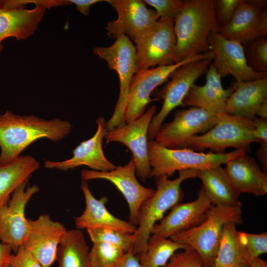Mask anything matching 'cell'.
<instances>
[{"label": "cell", "mask_w": 267, "mask_h": 267, "mask_svg": "<svg viewBox=\"0 0 267 267\" xmlns=\"http://www.w3.org/2000/svg\"><path fill=\"white\" fill-rule=\"evenodd\" d=\"M72 127L67 120H47L6 111L0 115V166L16 160L28 146L39 139L61 141L69 134Z\"/></svg>", "instance_id": "6da1fadb"}, {"label": "cell", "mask_w": 267, "mask_h": 267, "mask_svg": "<svg viewBox=\"0 0 267 267\" xmlns=\"http://www.w3.org/2000/svg\"><path fill=\"white\" fill-rule=\"evenodd\" d=\"M214 4V0H184L182 8L174 18L178 62L209 51L208 37L220 29Z\"/></svg>", "instance_id": "7a4b0ae2"}, {"label": "cell", "mask_w": 267, "mask_h": 267, "mask_svg": "<svg viewBox=\"0 0 267 267\" xmlns=\"http://www.w3.org/2000/svg\"><path fill=\"white\" fill-rule=\"evenodd\" d=\"M198 172L199 170L194 169L182 171L174 179H170L164 175L155 178V192L144 201L138 212L137 228L133 234L132 250L134 254L138 255L144 252L153 226L163 219L167 211L183 199L181 183L187 179L198 178Z\"/></svg>", "instance_id": "3957f363"}, {"label": "cell", "mask_w": 267, "mask_h": 267, "mask_svg": "<svg viewBox=\"0 0 267 267\" xmlns=\"http://www.w3.org/2000/svg\"><path fill=\"white\" fill-rule=\"evenodd\" d=\"M246 153L242 149L227 153L199 152L188 148L172 149L161 145L154 139L148 140V161L151 169L150 177L162 175L169 177L176 171H200L226 164L229 160Z\"/></svg>", "instance_id": "277c9868"}, {"label": "cell", "mask_w": 267, "mask_h": 267, "mask_svg": "<svg viewBox=\"0 0 267 267\" xmlns=\"http://www.w3.org/2000/svg\"><path fill=\"white\" fill-rule=\"evenodd\" d=\"M241 207L212 205L205 220L197 226L170 237L195 251L206 267H214L224 225L242 222Z\"/></svg>", "instance_id": "5b68a950"}, {"label": "cell", "mask_w": 267, "mask_h": 267, "mask_svg": "<svg viewBox=\"0 0 267 267\" xmlns=\"http://www.w3.org/2000/svg\"><path fill=\"white\" fill-rule=\"evenodd\" d=\"M261 142L255 132L253 121L224 113L219 114L218 122L204 134L188 139L183 148L194 150L209 149L214 153H222L227 148L242 149L249 152L250 145Z\"/></svg>", "instance_id": "8992f818"}, {"label": "cell", "mask_w": 267, "mask_h": 267, "mask_svg": "<svg viewBox=\"0 0 267 267\" xmlns=\"http://www.w3.org/2000/svg\"><path fill=\"white\" fill-rule=\"evenodd\" d=\"M132 41L136 51V73L178 63L173 18H160Z\"/></svg>", "instance_id": "52a82bcc"}, {"label": "cell", "mask_w": 267, "mask_h": 267, "mask_svg": "<svg viewBox=\"0 0 267 267\" xmlns=\"http://www.w3.org/2000/svg\"><path fill=\"white\" fill-rule=\"evenodd\" d=\"M93 52L105 60L109 69L117 72L119 79V97L112 116L106 122L108 132L125 124V109L129 85L136 72L135 47L128 37L121 35L109 46L94 47Z\"/></svg>", "instance_id": "ba28073f"}, {"label": "cell", "mask_w": 267, "mask_h": 267, "mask_svg": "<svg viewBox=\"0 0 267 267\" xmlns=\"http://www.w3.org/2000/svg\"><path fill=\"white\" fill-rule=\"evenodd\" d=\"M212 59L188 62L175 70L170 81L161 89L156 98L163 100L162 107L153 116L149 126L148 140L155 139L165 119L175 108L184 106L183 100L195 81L206 74Z\"/></svg>", "instance_id": "9c48e42d"}, {"label": "cell", "mask_w": 267, "mask_h": 267, "mask_svg": "<svg viewBox=\"0 0 267 267\" xmlns=\"http://www.w3.org/2000/svg\"><path fill=\"white\" fill-rule=\"evenodd\" d=\"M210 51L185 59L170 65L159 66L136 73L132 77L128 90L125 109V123L131 122L142 116L146 106L151 102L160 101L150 94L159 85L168 80L169 76L178 67L191 61L200 59H213Z\"/></svg>", "instance_id": "30bf717a"}, {"label": "cell", "mask_w": 267, "mask_h": 267, "mask_svg": "<svg viewBox=\"0 0 267 267\" xmlns=\"http://www.w3.org/2000/svg\"><path fill=\"white\" fill-rule=\"evenodd\" d=\"M219 118V114L197 107L178 110L171 122L162 124L154 140L167 148H182L188 139L214 127Z\"/></svg>", "instance_id": "8fae6325"}, {"label": "cell", "mask_w": 267, "mask_h": 267, "mask_svg": "<svg viewBox=\"0 0 267 267\" xmlns=\"http://www.w3.org/2000/svg\"><path fill=\"white\" fill-rule=\"evenodd\" d=\"M157 111L152 105L138 118L107 132L106 142H120L131 151L136 176L142 182L150 178L151 169L148 161V133L149 126Z\"/></svg>", "instance_id": "7c38bea8"}, {"label": "cell", "mask_w": 267, "mask_h": 267, "mask_svg": "<svg viewBox=\"0 0 267 267\" xmlns=\"http://www.w3.org/2000/svg\"><path fill=\"white\" fill-rule=\"evenodd\" d=\"M28 182L18 186L0 207V240L15 253L23 245L30 229L29 219L25 215L26 204L39 190L37 185L27 187Z\"/></svg>", "instance_id": "4fadbf2b"}, {"label": "cell", "mask_w": 267, "mask_h": 267, "mask_svg": "<svg viewBox=\"0 0 267 267\" xmlns=\"http://www.w3.org/2000/svg\"><path fill=\"white\" fill-rule=\"evenodd\" d=\"M81 178L82 180L86 181L105 179L114 184L125 197L129 208L130 222L135 226L141 205L155 192L154 189L145 187L137 180L135 164L132 158L127 164L116 166L110 171L83 170L81 173Z\"/></svg>", "instance_id": "5bb4252c"}, {"label": "cell", "mask_w": 267, "mask_h": 267, "mask_svg": "<svg viewBox=\"0 0 267 267\" xmlns=\"http://www.w3.org/2000/svg\"><path fill=\"white\" fill-rule=\"evenodd\" d=\"M209 51L214 55L211 65L221 78L232 75L236 82H249L267 77L248 66L243 44L227 39L219 32H212L208 37Z\"/></svg>", "instance_id": "9a60e30c"}, {"label": "cell", "mask_w": 267, "mask_h": 267, "mask_svg": "<svg viewBox=\"0 0 267 267\" xmlns=\"http://www.w3.org/2000/svg\"><path fill=\"white\" fill-rule=\"evenodd\" d=\"M26 0H0V52L2 42L12 37L18 41L33 35L42 21L47 8L41 4L28 9Z\"/></svg>", "instance_id": "2e32d148"}, {"label": "cell", "mask_w": 267, "mask_h": 267, "mask_svg": "<svg viewBox=\"0 0 267 267\" xmlns=\"http://www.w3.org/2000/svg\"><path fill=\"white\" fill-rule=\"evenodd\" d=\"M219 33L242 44L267 38V1L242 0L230 22L220 28Z\"/></svg>", "instance_id": "e0dca14e"}, {"label": "cell", "mask_w": 267, "mask_h": 267, "mask_svg": "<svg viewBox=\"0 0 267 267\" xmlns=\"http://www.w3.org/2000/svg\"><path fill=\"white\" fill-rule=\"evenodd\" d=\"M29 233L22 246L43 267H51L56 261L60 240L67 230L65 226L52 220L47 214L29 219Z\"/></svg>", "instance_id": "ac0fdd59"}, {"label": "cell", "mask_w": 267, "mask_h": 267, "mask_svg": "<svg viewBox=\"0 0 267 267\" xmlns=\"http://www.w3.org/2000/svg\"><path fill=\"white\" fill-rule=\"evenodd\" d=\"M213 205L202 185L194 200L179 203L171 209L153 227L151 234L170 238L173 235L188 230L202 222Z\"/></svg>", "instance_id": "d6986e66"}, {"label": "cell", "mask_w": 267, "mask_h": 267, "mask_svg": "<svg viewBox=\"0 0 267 267\" xmlns=\"http://www.w3.org/2000/svg\"><path fill=\"white\" fill-rule=\"evenodd\" d=\"M106 122L103 117H99L96 120L97 130L94 134L81 142L73 150V156L70 158L61 161L45 160L44 167L64 171L82 166L100 172L114 170L116 166L107 159L102 148L103 140L107 133Z\"/></svg>", "instance_id": "ffe728a7"}, {"label": "cell", "mask_w": 267, "mask_h": 267, "mask_svg": "<svg viewBox=\"0 0 267 267\" xmlns=\"http://www.w3.org/2000/svg\"><path fill=\"white\" fill-rule=\"evenodd\" d=\"M118 13L116 20L109 21L106 29L109 38L125 35L132 40L160 18L157 12L148 8L143 0H106Z\"/></svg>", "instance_id": "44dd1931"}, {"label": "cell", "mask_w": 267, "mask_h": 267, "mask_svg": "<svg viewBox=\"0 0 267 267\" xmlns=\"http://www.w3.org/2000/svg\"><path fill=\"white\" fill-rule=\"evenodd\" d=\"M81 187L84 195L86 206L83 214L74 219L76 228H111L134 234L137 226L130 222L121 220L113 215L105 206L106 196L96 199L90 190L87 181L82 180Z\"/></svg>", "instance_id": "7402d4cb"}, {"label": "cell", "mask_w": 267, "mask_h": 267, "mask_svg": "<svg viewBox=\"0 0 267 267\" xmlns=\"http://www.w3.org/2000/svg\"><path fill=\"white\" fill-rule=\"evenodd\" d=\"M221 78L211 64L206 73L205 84L191 87L183 100L184 106L202 108L216 115L224 113L226 101L233 88L224 89Z\"/></svg>", "instance_id": "603a6c76"}, {"label": "cell", "mask_w": 267, "mask_h": 267, "mask_svg": "<svg viewBox=\"0 0 267 267\" xmlns=\"http://www.w3.org/2000/svg\"><path fill=\"white\" fill-rule=\"evenodd\" d=\"M233 91L227 99L224 113L246 118H255L257 111L267 100V77L249 82H235Z\"/></svg>", "instance_id": "cb8c5ba5"}, {"label": "cell", "mask_w": 267, "mask_h": 267, "mask_svg": "<svg viewBox=\"0 0 267 267\" xmlns=\"http://www.w3.org/2000/svg\"><path fill=\"white\" fill-rule=\"evenodd\" d=\"M225 171L240 192L263 196L267 193V175L255 159L246 153L226 163Z\"/></svg>", "instance_id": "d4e9b609"}, {"label": "cell", "mask_w": 267, "mask_h": 267, "mask_svg": "<svg viewBox=\"0 0 267 267\" xmlns=\"http://www.w3.org/2000/svg\"><path fill=\"white\" fill-rule=\"evenodd\" d=\"M198 178L213 205L241 207L239 199L241 193L222 165L199 171Z\"/></svg>", "instance_id": "484cf974"}, {"label": "cell", "mask_w": 267, "mask_h": 267, "mask_svg": "<svg viewBox=\"0 0 267 267\" xmlns=\"http://www.w3.org/2000/svg\"><path fill=\"white\" fill-rule=\"evenodd\" d=\"M39 167V162L30 155L20 156L12 163L0 166V207L18 186L29 181Z\"/></svg>", "instance_id": "4316f807"}, {"label": "cell", "mask_w": 267, "mask_h": 267, "mask_svg": "<svg viewBox=\"0 0 267 267\" xmlns=\"http://www.w3.org/2000/svg\"><path fill=\"white\" fill-rule=\"evenodd\" d=\"M89 253L83 231L77 228L67 230L57 250L58 267H91Z\"/></svg>", "instance_id": "83f0119b"}, {"label": "cell", "mask_w": 267, "mask_h": 267, "mask_svg": "<svg viewBox=\"0 0 267 267\" xmlns=\"http://www.w3.org/2000/svg\"><path fill=\"white\" fill-rule=\"evenodd\" d=\"M236 225L229 222L224 225L214 267H229L247 263Z\"/></svg>", "instance_id": "f1b7e54d"}, {"label": "cell", "mask_w": 267, "mask_h": 267, "mask_svg": "<svg viewBox=\"0 0 267 267\" xmlns=\"http://www.w3.org/2000/svg\"><path fill=\"white\" fill-rule=\"evenodd\" d=\"M189 248L170 238L152 234L148 239L144 252L137 256L141 267H162L176 252Z\"/></svg>", "instance_id": "f546056e"}, {"label": "cell", "mask_w": 267, "mask_h": 267, "mask_svg": "<svg viewBox=\"0 0 267 267\" xmlns=\"http://www.w3.org/2000/svg\"><path fill=\"white\" fill-rule=\"evenodd\" d=\"M93 243L104 242L118 247L126 252L132 249L133 234L111 228H96L87 229Z\"/></svg>", "instance_id": "4dcf8cb0"}, {"label": "cell", "mask_w": 267, "mask_h": 267, "mask_svg": "<svg viewBox=\"0 0 267 267\" xmlns=\"http://www.w3.org/2000/svg\"><path fill=\"white\" fill-rule=\"evenodd\" d=\"M126 252L115 246L104 242L93 243L89 250L91 267H112L126 254Z\"/></svg>", "instance_id": "1f68e13d"}, {"label": "cell", "mask_w": 267, "mask_h": 267, "mask_svg": "<svg viewBox=\"0 0 267 267\" xmlns=\"http://www.w3.org/2000/svg\"><path fill=\"white\" fill-rule=\"evenodd\" d=\"M243 46L247 63L250 69L257 73H267V38H258Z\"/></svg>", "instance_id": "d6a6232c"}, {"label": "cell", "mask_w": 267, "mask_h": 267, "mask_svg": "<svg viewBox=\"0 0 267 267\" xmlns=\"http://www.w3.org/2000/svg\"><path fill=\"white\" fill-rule=\"evenodd\" d=\"M241 245L248 257H259L267 252V233L253 234L238 231Z\"/></svg>", "instance_id": "836d02e7"}, {"label": "cell", "mask_w": 267, "mask_h": 267, "mask_svg": "<svg viewBox=\"0 0 267 267\" xmlns=\"http://www.w3.org/2000/svg\"><path fill=\"white\" fill-rule=\"evenodd\" d=\"M162 267H206L198 253L191 248L178 251Z\"/></svg>", "instance_id": "e575fe53"}, {"label": "cell", "mask_w": 267, "mask_h": 267, "mask_svg": "<svg viewBox=\"0 0 267 267\" xmlns=\"http://www.w3.org/2000/svg\"><path fill=\"white\" fill-rule=\"evenodd\" d=\"M242 0H214V11L216 20L220 28L231 20Z\"/></svg>", "instance_id": "d590c367"}, {"label": "cell", "mask_w": 267, "mask_h": 267, "mask_svg": "<svg viewBox=\"0 0 267 267\" xmlns=\"http://www.w3.org/2000/svg\"><path fill=\"white\" fill-rule=\"evenodd\" d=\"M155 8L160 18H174L182 7L184 0H144Z\"/></svg>", "instance_id": "8d00e7d4"}, {"label": "cell", "mask_w": 267, "mask_h": 267, "mask_svg": "<svg viewBox=\"0 0 267 267\" xmlns=\"http://www.w3.org/2000/svg\"><path fill=\"white\" fill-rule=\"evenodd\" d=\"M8 265L12 267H43L22 246L14 255H11Z\"/></svg>", "instance_id": "74e56055"}, {"label": "cell", "mask_w": 267, "mask_h": 267, "mask_svg": "<svg viewBox=\"0 0 267 267\" xmlns=\"http://www.w3.org/2000/svg\"><path fill=\"white\" fill-rule=\"evenodd\" d=\"M112 267H141L137 255L132 250L126 253L124 256Z\"/></svg>", "instance_id": "f35d334b"}, {"label": "cell", "mask_w": 267, "mask_h": 267, "mask_svg": "<svg viewBox=\"0 0 267 267\" xmlns=\"http://www.w3.org/2000/svg\"><path fill=\"white\" fill-rule=\"evenodd\" d=\"M252 121L257 137L261 142H267V119L256 117Z\"/></svg>", "instance_id": "ab89813d"}, {"label": "cell", "mask_w": 267, "mask_h": 267, "mask_svg": "<svg viewBox=\"0 0 267 267\" xmlns=\"http://www.w3.org/2000/svg\"><path fill=\"white\" fill-rule=\"evenodd\" d=\"M70 3L76 5V9L86 16L89 14V8L93 4L103 0H69Z\"/></svg>", "instance_id": "60d3db41"}, {"label": "cell", "mask_w": 267, "mask_h": 267, "mask_svg": "<svg viewBox=\"0 0 267 267\" xmlns=\"http://www.w3.org/2000/svg\"><path fill=\"white\" fill-rule=\"evenodd\" d=\"M256 154L261 165L262 170L267 173V142H261Z\"/></svg>", "instance_id": "b9f144b4"}, {"label": "cell", "mask_w": 267, "mask_h": 267, "mask_svg": "<svg viewBox=\"0 0 267 267\" xmlns=\"http://www.w3.org/2000/svg\"><path fill=\"white\" fill-rule=\"evenodd\" d=\"M11 251V248L8 245L0 242V267L8 264L12 255Z\"/></svg>", "instance_id": "7bdbcfd3"}, {"label": "cell", "mask_w": 267, "mask_h": 267, "mask_svg": "<svg viewBox=\"0 0 267 267\" xmlns=\"http://www.w3.org/2000/svg\"><path fill=\"white\" fill-rule=\"evenodd\" d=\"M246 261L250 267H267V262L259 257H248Z\"/></svg>", "instance_id": "ee69618b"}, {"label": "cell", "mask_w": 267, "mask_h": 267, "mask_svg": "<svg viewBox=\"0 0 267 267\" xmlns=\"http://www.w3.org/2000/svg\"><path fill=\"white\" fill-rule=\"evenodd\" d=\"M257 117L267 119V100L259 106L256 113Z\"/></svg>", "instance_id": "f6af8a7d"}, {"label": "cell", "mask_w": 267, "mask_h": 267, "mask_svg": "<svg viewBox=\"0 0 267 267\" xmlns=\"http://www.w3.org/2000/svg\"><path fill=\"white\" fill-rule=\"evenodd\" d=\"M250 267L248 264L247 263H245L238 266H233V267Z\"/></svg>", "instance_id": "bcb514c9"}, {"label": "cell", "mask_w": 267, "mask_h": 267, "mask_svg": "<svg viewBox=\"0 0 267 267\" xmlns=\"http://www.w3.org/2000/svg\"><path fill=\"white\" fill-rule=\"evenodd\" d=\"M3 267H12L8 264V265H5V266H4Z\"/></svg>", "instance_id": "7dc6e473"}, {"label": "cell", "mask_w": 267, "mask_h": 267, "mask_svg": "<svg viewBox=\"0 0 267 267\" xmlns=\"http://www.w3.org/2000/svg\"></svg>", "instance_id": "c3c4849f"}]
</instances>
